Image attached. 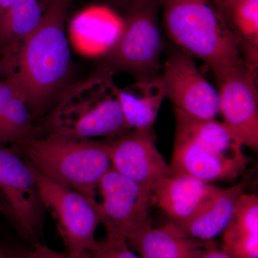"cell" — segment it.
Returning <instances> with one entry per match:
<instances>
[{"instance_id":"1","label":"cell","mask_w":258,"mask_h":258,"mask_svg":"<svg viewBox=\"0 0 258 258\" xmlns=\"http://www.w3.org/2000/svg\"><path fill=\"white\" fill-rule=\"evenodd\" d=\"M71 0H51L37 28L30 34L4 74L18 83L32 117L45 111L69 72L71 50L64 20Z\"/></svg>"},{"instance_id":"2","label":"cell","mask_w":258,"mask_h":258,"mask_svg":"<svg viewBox=\"0 0 258 258\" xmlns=\"http://www.w3.org/2000/svg\"><path fill=\"white\" fill-rule=\"evenodd\" d=\"M112 75L99 71L66 90L47 115L49 136L74 139H117L130 132Z\"/></svg>"},{"instance_id":"3","label":"cell","mask_w":258,"mask_h":258,"mask_svg":"<svg viewBox=\"0 0 258 258\" xmlns=\"http://www.w3.org/2000/svg\"><path fill=\"white\" fill-rule=\"evenodd\" d=\"M169 36L184 52L201 59L214 74L244 62L242 37L213 0H159Z\"/></svg>"},{"instance_id":"4","label":"cell","mask_w":258,"mask_h":258,"mask_svg":"<svg viewBox=\"0 0 258 258\" xmlns=\"http://www.w3.org/2000/svg\"><path fill=\"white\" fill-rule=\"evenodd\" d=\"M110 142L47 135L13 148L49 179L96 200L100 181L111 167Z\"/></svg>"},{"instance_id":"5","label":"cell","mask_w":258,"mask_h":258,"mask_svg":"<svg viewBox=\"0 0 258 258\" xmlns=\"http://www.w3.org/2000/svg\"><path fill=\"white\" fill-rule=\"evenodd\" d=\"M162 48L155 9L151 0H139L132 10L121 35L106 52L100 71L113 75L127 71L139 80L156 76Z\"/></svg>"},{"instance_id":"6","label":"cell","mask_w":258,"mask_h":258,"mask_svg":"<svg viewBox=\"0 0 258 258\" xmlns=\"http://www.w3.org/2000/svg\"><path fill=\"white\" fill-rule=\"evenodd\" d=\"M0 198L15 220V229L33 245L40 242L46 209L33 166L13 147L0 145Z\"/></svg>"},{"instance_id":"7","label":"cell","mask_w":258,"mask_h":258,"mask_svg":"<svg viewBox=\"0 0 258 258\" xmlns=\"http://www.w3.org/2000/svg\"><path fill=\"white\" fill-rule=\"evenodd\" d=\"M98 190L100 222L108 238L128 241L152 225L149 212L152 192L145 186L110 168L102 177Z\"/></svg>"},{"instance_id":"8","label":"cell","mask_w":258,"mask_h":258,"mask_svg":"<svg viewBox=\"0 0 258 258\" xmlns=\"http://www.w3.org/2000/svg\"><path fill=\"white\" fill-rule=\"evenodd\" d=\"M32 166L42 202L55 222L66 251L91 252L97 242V227L101 224L98 202L57 184Z\"/></svg>"},{"instance_id":"9","label":"cell","mask_w":258,"mask_h":258,"mask_svg":"<svg viewBox=\"0 0 258 258\" xmlns=\"http://www.w3.org/2000/svg\"><path fill=\"white\" fill-rule=\"evenodd\" d=\"M223 123L242 146L258 149V93L255 71L246 62L215 75Z\"/></svg>"},{"instance_id":"10","label":"cell","mask_w":258,"mask_h":258,"mask_svg":"<svg viewBox=\"0 0 258 258\" xmlns=\"http://www.w3.org/2000/svg\"><path fill=\"white\" fill-rule=\"evenodd\" d=\"M165 98L174 109L201 120H214L220 113L218 92L198 71L191 55L175 51L168 57L161 76Z\"/></svg>"},{"instance_id":"11","label":"cell","mask_w":258,"mask_h":258,"mask_svg":"<svg viewBox=\"0 0 258 258\" xmlns=\"http://www.w3.org/2000/svg\"><path fill=\"white\" fill-rule=\"evenodd\" d=\"M111 166L152 191L172 171L158 150L152 131L132 130L111 140Z\"/></svg>"},{"instance_id":"12","label":"cell","mask_w":258,"mask_h":258,"mask_svg":"<svg viewBox=\"0 0 258 258\" xmlns=\"http://www.w3.org/2000/svg\"><path fill=\"white\" fill-rule=\"evenodd\" d=\"M217 188L189 174L172 172L153 190V203L181 227L203 208Z\"/></svg>"},{"instance_id":"13","label":"cell","mask_w":258,"mask_h":258,"mask_svg":"<svg viewBox=\"0 0 258 258\" xmlns=\"http://www.w3.org/2000/svg\"><path fill=\"white\" fill-rule=\"evenodd\" d=\"M248 162L247 157L232 159L217 155L191 139L175 134L169 166L172 172L184 173L210 183L235 179L243 172Z\"/></svg>"},{"instance_id":"14","label":"cell","mask_w":258,"mask_h":258,"mask_svg":"<svg viewBox=\"0 0 258 258\" xmlns=\"http://www.w3.org/2000/svg\"><path fill=\"white\" fill-rule=\"evenodd\" d=\"M190 237L173 222L153 225L127 241L142 258H196L213 242Z\"/></svg>"},{"instance_id":"15","label":"cell","mask_w":258,"mask_h":258,"mask_svg":"<svg viewBox=\"0 0 258 258\" xmlns=\"http://www.w3.org/2000/svg\"><path fill=\"white\" fill-rule=\"evenodd\" d=\"M51 0H15L0 17V74H4L27 37L37 28Z\"/></svg>"},{"instance_id":"16","label":"cell","mask_w":258,"mask_h":258,"mask_svg":"<svg viewBox=\"0 0 258 258\" xmlns=\"http://www.w3.org/2000/svg\"><path fill=\"white\" fill-rule=\"evenodd\" d=\"M122 112L130 130L152 131L161 103L165 98L161 76L139 80L118 91Z\"/></svg>"},{"instance_id":"17","label":"cell","mask_w":258,"mask_h":258,"mask_svg":"<svg viewBox=\"0 0 258 258\" xmlns=\"http://www.w3.org/2000/svg\"><path fill=\"white\" fill-rule=\"evenodd\" d=\"M222 250L235 258H258V198L242 193L222 232Z\"/></svg>"},{"instance_id":"18","label":"cell","mask_w":258,"mask_h":258,"mask_svg":"<svg viewBox=\"0 0 258 258\" xmlns=\"http://www.w3.org/2000/svg\"><path fill=\"white\" fill-rule=\"evenodd\" d=\"M246 183L226 189L217 188L208 203L181 228L190 237L203 241L214 240L230 223L236 203L244 193Z\"/></svg>"},{"instance_id":"19","label":"cell","mask_w":258,"mask_h":258,"mask_svg":"<svg viewBox=\"0 0 258 258\" xmlns=\"http://www.w3.org/2000/svg\"><path fill=\"white\" fill-rule=\"evenodd\" d=\"M175 134L191 139L205 150L227 158H245L242 143L223 122L192 118L174 109Z\"/></svg>"},{"instance_id":"20","label":"cell","mask_w":258,"mask_h":258,"mask_svg":"<svg viewBox=\"0 0 258 258\" xmlns=\"http://www.w3.org/2000/svg\"><path fill=\"white\" fill-rule=\"evenodd\" d=\"M123 21L114 12L103 6H93L76 15L71 24L73 35L93 40L95 52H108L118 40Z\"/></svg>"},{"instance_id":"21","label":"cell","mask_w":258,"mask_h":258,"mask_svg":"<svg viewBox=\"0 0 258 258\" xmlns=\"http://www.w3.org/2000/svg\"><path fill=\"white\" fill-rule=\"evenodd\" d=\"M26 97L20 90L0 112V145L17 144L37 138L38 129L33 124Z\"/></svg>"},{"instance_id":"22","label":"cell","mask_w":258,"mask_h":258,"mask_svg":"<svg viewBox=\"0 0 258 258\" xmlns=\"http://www.w3.org/2000/svg\"><path fill=\"white\" fill-rule=\"evenodd\" d=\"M227 20L242 40L258 45V0H239L231 8Z\"/></svg>"},{"instance_id":"23","label":"cell","mask_w":258,"mask_h":258,"mask_svg":"<svg viewBox=\"0 0 258 258\" xmlns=\"http://www.w3.org/2000/svg\"><path fill=\"white\" fill-rule=\"evenodd\" d=\"M91 253L93 258H142L131 250L126 241L108 237L97 240Z\"/></svg>"},{"instance_id":"24","label":"cell","mask_w":258,"mask_h":258,"mask_svg":"<svg viewBox=\"0 0 258 258\" xmlns=\"http://www.w3.org/2000/svg\"><path fill=\"white\" fill-rule=\"evenodd\" d=\"M20 258H93L91 252H58L48 246L37 242L32 248L25 251H18Z\"/></svg>"},{"instance_id":"25","label":"cell","mask_w":258,"mask_h":258,"mask_svg":"<svg viewBox=\"0 0 258 258\" xmlns=\"http://www.w3.org/2000/svg\"><path fill=\"white\" fill-rule=\"evenodd\" d=\"M196 258H235L222 250L221 247H219L216 242L205 249V251Z\"/></svg>"},{"instance_id":"26","label":"cell","mask_w":258,"mask_h":258,"mask_svg":"<svg viewBox=\"0 0 258 258\" xmlns=\"http://www.w3.org/2000/svg\"><path fill=\"white\" fill-rule=\"evenodd\" d=\"M239 0H213L215 4L217 5V8L220 10V12L223 14L224 16L227 20L229 12L232 7L237 3ZM228 21V20H227Z\"/></svg>"},{"instance_id":"27","label":"cell","mask_w":258,"mask_h":258,"mask_svg":"<svg viewBox=\"0 0 258 258\" xmlns=\"http://www.w3.org/2000/svg\"><path fill=\"white\" fill-rule=\"evenodd\" d=\"M0 215L4 217L5 219H6L8 222L11 224L14 227L15 226V220L13 219V216H12L11 213L8 210V208H7L6 205H5V203H3V200L0 198Z\"/></svg>"},{"instance_id":"28","label":"cell","mask_w":258,"mask_h":258,"mask_svg":"<svg viewBox=\"0 0 258 258\" xmlns=\"http://www.w3.org/2000/svg\"><path fill=\"white\" fill-rule=\"evenodd\" d=\"M15 0H0V17L15 3Z\"/></svg>"},{"instance_id":"29","label":"cell","mask_w":258,"mask_h":258,"mask_svg":"<svg viewBox=\"0 0 258 258\" xmlns=\"http://www.w3.org/2000/svg\"><path fill=\"white\" fill-rule=\"evenodd\" d=\"M7 258H20L18 254V251L11 249H6Z\"/></svg>"},{"instance_id":"30","label":"cell","mask_w":258,"mask_h":258,"mask_svg":"<svg viewBox=\"0 0 258 258\" xmlns=\"http://www.w3.org/2000/svg\"><path fill=\"white\" fill-rule=\"evenodd\" d=\"M0 258H7L6 249L0 246Z\"/></svg>"},{"instance_id":"31","label":"cell","mask_w":258,"mask_h":258,"mask_svg":"<svg viewBox=\"0 0 258 258\" xmlns=\"http://www.w3.org/2000/svg\"><path fill=\"white\" fill-rule=\"evenodd\" d=\"M122 2H126V3H131V4H133V3H136V2H138L139 0H120Z\"/></svg>"}]
</instances>
